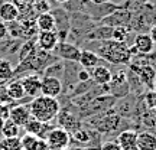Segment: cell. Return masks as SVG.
Here are the masks:
<instances>
[{
    "instance_id": "5",
    "label": "cell",
    "mask_w": 156,
    "mask_h": 150,
    "mask_svg": "<svg viewBox=\"0 0 156 150\" xmlns=\"http://www.w3.org/2000/svg\"><path fill=\"white\" fill-rule=\"evenodd\" d=\"M61 92H62V82L58 77L45 75V77L41 79V94L42 95L56 98Z\"/></svg>"
},
{
    "instance_id": "43",
    "label": "cell",
    "mask_w": 156,
    "mask_h": 150,
    "mask_svg": "<svg viewBox=\"0 0 156 150\" xmlns=\"http://www.w3.org/2000/svg\"><path fill=\"white\" fill-rule=\"evenodd\" d=\"M87 150H93V149H87Z\"/></svg>"
},
{
    "instance_id": "28",
    "label": "cell",
    "mask_w": 156,
    "mask_h": 150,
    "mask_svg": "<svg viewBox=\"0 0 156 150\" xmlns=\"http://www.w3.org/2000/svg\"><path fill=\"white\" fill-rule=\"evenodd\" d=\"M71 140H75L77 143H88L90 140V133L87 130H84V128H77L75 131H73V136H71Z\"/></svg>"
},
{
    "instance_id": "36",
    "label": "cell",
    "mask_w": 156,
    "mask_h": 150,
    "mask_svg": "<svg viewBox=\"0 0 156 150\" xmlns=\"http://www.w3.org/2000/svg\"><path fill=\"white\" fill-rule=\"evenodd\" d=\"M6 36H7V26H6V23L0 20V40L5 39Z\"/></svg>"
},
{
    "instance_id": "35",
    "label": "cell",
    "mask_w": 156,
    "mask_h": 150,
    "mask_svg": "<svg viewBox=\"0 0 156 150\" xmlns=\"http://www.w3.org/2000/svg\"><path fill=\"white\" fill-rule=\"evenodd\" d=\"M34 150H51V149H49V146H48V143H46L45 139H38Z\"/></svg>"
},
{
    "instance_id": "40",
    "label": "cell",
    "mask_w": 156,
    "mask_h": 150,
    "mask_svg": "<svg viewBox=\"0 0 156 150\" xmlns=\"http://www.w3.org/2000/svg\"><path fill=\"white\" fill-rule=\"evenodd\" d=\"M152 87L155 88V91H156V77H155V79H153V84H152Z\"/></svg>"
},
{
    "instance_id": "14",
    "label": "cell",
    "mask_w": 156,
    "mask_h": 150,
    "mask_svg": "<svg viewBox=\"0 0 156 150\" xmlns=\"http://www.w3.org/2000/svg\"><path fill=\"white\" fill-rule=\"evenodd\" d=\"M133 45H134V48L137 49V52L142 54V55L151 54L152 51H153V48H155V44H153V40L151 39L149 33H137L133 39Z\"/></svg>"
},
{
    "instance_id": "23",
    "label": "cell",
    "mask_w": 156,
    "mask_h": 150,
    "mask_svg": "<svg viewBox=\"0 0 156 150\" xmlns=\"http://www.w3.org/2000/svg\"><path fill=\"white\" fill-rule=\"evenodd\" d=\"M38 49V45L35 40L29 39L26 44H23V46H20V51H19V62L25 61L26 58H29L30 55H34Z\"/></svg>"
},
{
    "instance_id": "10",
    "label": "cell",
    "mask_w": 156,
    "mask_h": 150,
    "mask_svg": "<svg viewBox=\"0 0 156 150\" xmlns=\"http://www.w3.org/2000/svg\"><path fill=\"white\" fill-rule=\"evenodd\" d=\"M25 130H26V133L36 136L38 139H46L48 133L52 130V126H51L49 123H42V121H39V120L30 118V120L26 123Z\"/></svg>"
},
{
    "instance_id": "30",
    "label": "cell",
    "mask_w": 156,
    "mask_h": 150,
    "mask_svg": "<svg viewBox=\"0 0 156 150\" xmlns=\"http://www.w3.org/2000/svg\"><path fill=\"white\" fill-rule=\"evenodd\" d=\"M0 103L7 104V106L13 103V100H12L10 97H9L7 91H6V87H5V85H2V84H0Z\"/></svg>"
},
{
    "instance_id": "11",
    "label": "cell",
    "mask_w": 156,
    "mask_h": 150,
    "mask_svg": "<svg viewBox=\"0 0 156 150\" xmlns=\"http://www.w3.org/2000/svg\"><path fill=\"white\" fill-rule=\"evenodd\" d=\"M117 143L122 150H137V133L134 130H124L119 134Z\"/></svg>"
},
{
    "instance_id": "4",
    "label": "cell",
    "mask_w": 156,
    "mask_h": 150,
    "mask_svg": "<svg viewBox=\"0 0 156 150\" xmlns=\"http://www.w3.org/2000/svg\"><path fill=\"white\" fill-rule=\"evenodd\" d=\"M132 19H133L132 12L124 9V6H120L119 9L112 12L110 15L103 17L101 19V25L112 26V28H116V26H130Z\"/></svg>"
},
{
    "instance_id": "9",
    "label": "cell",
    "mask_w": 156,
    "mask_h": 150,
    "mask_svg": "<svg viewBox=\"0 0 156 150\" xmlns=\"http://www.w3.org/2000/svg\"><path fill=\"white\" fill-rule=\"evenodd\" d=\"M41 79L42 78L39 77L38 74H30V75H26L20 79L23 89H25V94L28 97L35 98V97L41 95Z\"/></svg>"
},
{
    "instance_id": "17",
    "label": "cell",
    "mask_w": 156,
    "mask_h": 150,
    "mask_svg": "<svg viewBox=\"0 0 156 150\" xmlns=\"http://www.w3.org/2000/svg\"><path fill=\"white\" fill-rule=\"evenodd\" d=\"M56 118H58L59 126H61L62 128H65L67 131H69V133H73L77 128H80V121H78L77 118H75V116H73L71 113L59 111V114L56 116Z\"/></svg>"
},
{
    "instance_id": "31",
    "label": "cell",
    "mask_w": 156,
    "mask_h": 150,
    "mask_svg": "<svg viewBox=\"0 0 156 150\" xmlns=\"http://www.w3.org/2000/svg\"><path fill=\"white\" fill-rule=\"evenodd\" d=\"M146 104H147L149 108L156 110V91H152V92L146 94Z\"/></svg>"
},
{
    "instance_id": "32",
    "label": "cell",
    "mask_w": 156,
    "mask_h": 150,
    "mask_svg": "<svg viewBox=\"0 0 156 150\" xmlns=\"http://www.w3.org/2000/svg\"><path fill=\"white\" fill-rule=\"evenodd\" d=\"M77 78H78V82H87V81H90V78H91V74H90L88 69L84 68L81 71H78Z\"/></svg>"
},
{
    "instance_id": "18",
    "label": "cell",
    "mask_w": 156,
    "mask_h": 150,
    "mask_svg": "<svg viewBox=\"0 0 156 150\" xmlns=\"http://www.w3.org/2000/svg\"><path fill=\"white\" fill-rule=\"evenodd\" d=\"M112 33H113V28L112 26H106V25H101L98 28H95L94 30H91L85 35V38L88 40H97V42H101V40H108L112 39Z\"/></svg>"
},
{
    "instance_id": "1",
    "label": "cell",
    "mask_w": 156,
    "mask_h": 150,
    "mask_svg": "<svg viewBox=\"0 0 156 150\" xmlns=\"http://www.w3.org/2000/svg\"><path fill=\"white\" fill-rule=\"evenodd\" d=\"M29 111H30L32 118H35V120H39L42 123H51L59 114L61 106H59V101L56 98L41 94L30 101Z\"/></svg>"
},
{
    "instance_id": "21",
    "label": "cell",
    "mask_w": 156,
    "mask_h": 150,
    "mask_svg": "<svg viewBox=\"0 0 156 150\" xmlns=\"http://www.w3.org/2000/svg\"><path fill=\"white\" fill-rule=\"evenodd\" d=\"M6 91L13 101H19L22 100L23 97H26L25 94V89H23V85L20 82V79H13L6 85Z\"/></svg>"
},
{
    "instance_id": "39",
    "label": "cell",
    "mask_w": 156,
    "mask_h": 150,
    "mask_svg": "<svg viewBox=\"0 0 156 150\" xmlns=\"http://www.w3.org/2000/svg\"><path fill=\"white\" fill-rule=\"evenodd\" d=\"M3 124H5V120L0 117V131H2V128H3Z\"/></svg>"
},
{
    "instance_id": "42",
    "label": "cell",
    "mask_w": 156,
    "mask_h": 150,
    "mask_svg": "<svg viewBox=\"0 0 156 150\" xmlns=\"http://www.w3.org/2000/svg\"><path fill=\"white\" fill-rule=\"evenodd\" d=\"M139 2H149V0H139Z\"/></svg>"
},
{
    "instance_id": "3",
    "label": "cell",
    "mask_w": 156,
    "mask_h": 150,
    "mask_svg": "<svg viewBox=\"0 0 156 150\" xmlns=\"http://www.w3.org/2000/svg\"><path fill=\"white\" fill-rule=\"evenodd\" d=\"M45 140L51 150H67L71 143V133L62 127H52Z\"/></svg>"
},
{
    "instance_id": "24",
    "label": "cell",
    "mask_w": 156,
    "mask_h": 150,
    "mask_svg": "<svg viewBox=\"0 0 156 150\" xmlns=\"http://www.w3.org/2000/svg\"><path fill=\"white\" fill-rule=\"evenodd\" d=\"M0 150H23L20 137H3L0 140Z\"/></svg>"
},
{
    "instance_id": "41",
    "label": "cell",
    "mask_w": 156,
    "mask_h": 150,
    "mask_svg": "<svg viewBox=\"0 0 156 150\" xmlns=\"http://www.w3.org/2000/svg\"><path fill=\"white\" fill-rule=\"evenodd\" d=\"M56 2H58V3H68L69 0H56Z\"/></svg>"
},
{
    "instance_id": "38",
    "label": "cell",
    "mask_w": 156,
    "mask_h": 150,
    "mask_svg": "<svg viewBox=\"0 0 156 150\" xmlns=\"http://www.w3.org/2000/svg\"><path fill=\"white\" fill-rule=\"evenodd\" d=\"M90 2L94 5H104V3H110L112 0H90Z\"/></svg>"
},
{
    "instance_id": "6",
    "label": "cell",
    "mask_w": 156,
    "mask_h": 150,
    "mask_svg": "<svg viewBox=\"0 0 156 150\" xmlns=\"http://www.w3.org/2000/svg\"><path fill=\"white\" fill-rule=\"evenodd\" d=\"M54 51L61 59H65V61L78 62L80 56H81V49L78 48L77 45L69 44L67 40L65 42H58V45H56V48Z\"/></svg>"
},
{
    "instance_id": "25",
    "label": "cell",
    "mask_w": 156,
    "mask_h": 150,
    "mask_svg": "<svg viewBox=\"0 0 156 150\" xmlns=\"http://www.w3.org/2000/svg\"><path fill=\"white\" fill-rule=\"evenodd\" d=\"M19 130H20V127L16 126L10 118H7V120H5V124H3L0 134L3 137H19Z\"/></svg>"
},
{
    "instance_id": "19",
    "label": "cell",
    "mask_w": 156,
    "mask_h": 150,
    "mask_svg": "<svg viewBox=\"0 0 156 150\" xmlns=\"http://www.w3.org/2000/svg\"><path fill=\"white\" fill-rule=\"evenodd\" d=\"M98 62H100V56L97 55L95 52L88 51V49L81 51V56H80L78 64L83 68H85V69H93V68H95L98 65Z\"/></svg>"
},
{
    "instance_id": "7",
    "label": "cell",
    "mask_w": 156,
    "mask_h": 150,
    "mask_svg": "<svg viewBox=\"0 0 156 150\" xmlns=\"http://www.w3.org/2000/svg\"><path fill=\"white\" fill-rule=\"evenodd\" d=\"M58 35L56 30H46V32H39L38 38H36V45L39 49L45 51V52H52L58 45Z\"/></svg>"
},
{
    "instance_id": "12",
    "label": "cell",
    "mask_w": 156,
    "mask_h": 150,
    "mask_svg": "<svg viewBox=\"0 0 156 150\" xmlns=\"http://www.w3.org/2000/svg\"><path fill=\"white\" fill-rule=\"evenodd\" d=\"M19 19V9L13 2L0 3V20L3 23H10Z\"/></svg>"
},
{
    "instance_id": "13",
    "label": "cell",
    "mask_w": 156,
    "mask_h": 150,
    "mask_svg": "<svg viewBox=\"0 0 156 150\" xmlns=\"http://www.w3.org/2000/svg\"><path fill=\"white\" fill-rule=\"evenodd\" d=\"M132 69L136 71L140 82L143 84V85L152 87L153 79H155V77H156V71L151 64H145V65H142V67H137V65H133V64H132Z\"/></svg>"
},
{
    "instance_id": "8",
    "label": "cell",
    "mask_w": 156,
    "mask_h": 150,
    "mask_svg": "<svg viewBox=\"0 0 156 150\" xmlns=\"http://www.w3.org/2000/svg\"><path fill=\"white\" fill-rule=\"evenodd\" d=\"M9 118L15 123L19 127H25L26 123L32 118L30 116V111H29L28 106H23V104H17V106L10 107V114H9Z\"/></svg>"
},
{
    "instance_id": "37",
    "label": "cell",
    "mask_w": 156,
    "mask_h": 150,
    "mask_svg": "<svg viewBox=\"0 0 156 150\" xmlns=\"http://www.w3.org/2000/svg\"><path fill=\"white\" fill-rule=\"evenodd\" d=\"M149 36H151V39L153 40V44H155L156 46V25H153L151 28V30H149Z\"/></svg>"
},
{
    "instance_id": "16",
    "label": "cell",
    "mask_w": 156,
    "mask_h": 150,
    "mask_svg": "<svg viewBox=\"0 0 156 150\" xmlns=\"http://www.w3.org/2000/svg\"><path fill=\"white\" fill-rule=\"evenodd\" d=\"M91 78L97 85H107V84L112 82L113 74L104 65H97L95 68H93V72H91Z\"/></svg>"
},
{
    "instance_id": "22",
    "label": "cell",
    "mask_w": 156,
    "mask_h": 150,
    "mask_svg": "<svg viewBox=\"0 0 156 150\" xmlns=\"http://www.w3.org/2000/svg\"><path fill=\"white\" fill-rule=\"evenodd\" d=\"M15 75V68L10 62L5 59V58H0V82L3 81H10Z\"/></svg>"
},
{
    "instance_id": "27",
    "label": "cell",
    "mask_w": 156,
    "mask_h": 150,
    "mask_svg": "<svg viewBox=\"0 0 156 150\" xmlns=\"http://www.w3.org/2000/svg\"><path fill=\"white\" fill-rule=\"evenodd\" d=\"M36 141H38V137L34 136V134L25 133L22 137H20V145H22L23 150H34Z\"/></svg>"
},
{
    "instance_id": "26",
    "label": "cell",
    "mask_w": 156,
    "mask_h": 150,
    "mask_svg": "<svg viewBox=\"0 0 156 150\" xmlns=\"http://www.w3.org/2000/svg\"><path fill=\"white\" fill-rule=\"evenodd\" d=\"M130 30H132V26H116V28H113L112 40H116V42H126Z\"/></svg>"
},
{
    "instance_id": "29",
    "label": "cell",
    "mask_w": 156,
    "mask_h": 150,
    "mask_svg": "<svg viewBox=\"0 0 156 150\" xmlns=\"http://www.w3.org/2000/svg\"><path fill=\"white\" fill-rule=\"evenodd\" d=\"M32 7L36 13H45V12H51V5L48 0H35L32 3Z\"/></svg>"
},
{
    "instance_id": "20",
    "label": "cell",
    "mask_w": 156,
    "mask_h": 150,
    "mask_svg": "<svg viewBox=\"0 0 156 150\" xmlns=\"http://www.w3.org/2000/svg\"><path fill=\"white\" fill-rule=\"evenodd\" d=\"M137 150H156V136L149 131L137 134Z\"/></svg>"
},
{
    "instance_id": "34",
    "label": "cell",
    "mask_w": 156,
    "mask_h": 150,
    "mask_svg": "<svg viewBox=\"0 0 156 150\" xmlns=\"http://www.w3.org/2000/svg\"><path fill=\"white\" fill-rule=\"evenodd\" d=\"M9 114H10V107L7 106V104L0 103V117H2L3 120H7V118H9Z\"/></svg>"
},
{
    "instance_id": "33",
    "label": "cell",
    "mask_w": 156,
    "mask_h": 150,
    "mask_svg": "<svg viewBox=\"0 0 156 150\" xmlns=\"http://www.w3.org/2000/svg\"><path fill=\"white\" fill-rule=\"evenodd\" d=\"M100 150H122L117 141H106L104 145H101Z\"/></svg>"
},
{
    "instance_id": "15",
    "label": "cell",
    "mask_w": 156,
    "mask_h": 150,
    "mask_svg": "<svg viewBox=\"0 0 156 150\" xmlns=\"http://www.w3.org/2000/svg\"><path fill=\"white\" fill-rule=\"evenodd\" d=\"M36 28L39 32H46V30H56V20L55 16L52 15V12H45L39 13L36 19Z\"/></svg>"
},
{
    "instance_id": "2",
    "label": "cell",
    "mask_w": 156,
    "mask_h": 150,
    "mask_svg": "<svg viewBox=\"0 0 156 150\" xmlns=\"http://www.w3.org/2000/svg\"><path fill=\"white\" fill-rule=\"evenodd\" d=\"M101 59L116 64V65H124L132 61V55L129 52V45L126 42H116V40H101L98 51L95 52Z\"/></svg>"
}]
</instances>
